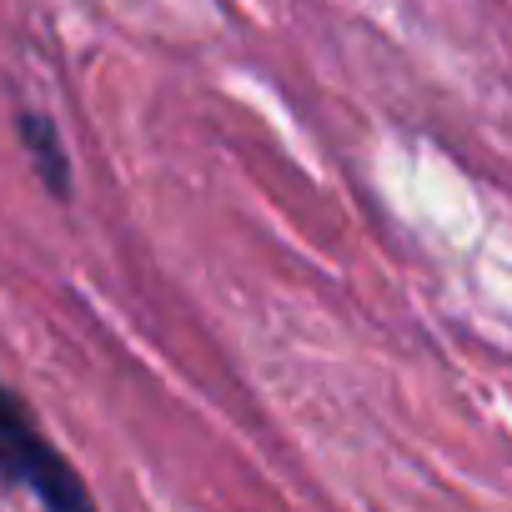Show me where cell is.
Here are the masks:
<instances>
[{
	"label": "cell",
	"instance_id": "cell-2",
	"mask_svg": "<svg viewBox=\"0 0 512 512\" xmlns=\"http://www.w3.org/2000/svg\"><path fill=\"white\" fill-rule=\"evenodd\" d=\"M16 136L21 146L31 151V166L41 176V186L56 196V201H71V156H66V141L56 131V121L46 111H21L16 116Z\"/></svg>",
	"mask_w": 512,
	"mask_h": 512
},
{
	"label": "cell",
	"instance_id": "cell-1",
	"mask_svg": "<svg viewBox=\"0 0 512 512\" xmlns=\"http://www.w3.org/2000/svg\"><path fill=\"white\" fill-rule=\"evenodd\" d=\"M0 487L31 492L51 512H91V487L81 472L41 437L31 407L0 382Z\"/></svg>",
	"mask_w": 512,
	"mask_h": 512
}]
</instances>
